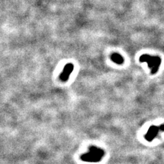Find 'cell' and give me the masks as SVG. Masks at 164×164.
<instances>
[{
    "instance_id": "cell-1",
    "label": "cell",
    "mask_w": 164,
    "mask_h": 164,
    "mask_svg": "<svg viewBox=\"0 0 164 164\" xmlns=\"http://www.w3.org/2000/svg\"><path fill=\"white\" fill-rule=\"evenodd\" d=\"M140 62H146L151 71L152 75H155L157 73L161 63V59L159 56H152L148 54L141 55L139 57Z\"/></svg>"
},
{
    "instance_id": "cell-2",
    "label": "cell",
    "mask_w": 164,
    "mask_h": 164,
    "mask_svg": "<svg viewBox=\"0 0 164 164\" xmlns=\"http://www.w3.org/2000/svg\"><path fill=\"white\" fill-rule=\"evenodd\" d=\"M159 131L164 132V124H162L159 126L152 125L148 130L146 134L144 135L145 139L148 141H152L158 135Z\"/></svg>"
},
{
    "instance_id": "cell-3",
    "label": "cell",
    "mask_w": 164,
    "mask_h": 164,
    "mask_svg": "<svg viewBox=\"0 0 164 164\" xmlns=\"http://www.w3.org/2000/svg\"><path fill=\"white\" fill-rule=\"evenodd\" d=\"M74 69V65L71 63H69L65 65L64 68L62 73H61V75H59V79L63 82H66L69 79V76L72 73V72L73 71Z\"/></svg>"
},
{
    "instance_id": "cell-4",
    "label": "cell",
    "mask_w": 164,
    "mask_h": 164,
    "mask_svg": "<svg viewBox=\"0 0 164 164\" xmlns=\"http://www.w3.org/2000/svg\"><path fill=\"white\" fill-rule=\"evenodd\" d=\"M101 158L100 156H98L97 154L94 152L90 151L89 153L83 154L81 156V159L83 161L86 162H98L101 160Z\"/></svg>"
},
{
    "instance_id": "cell-5",
    "label": "cell",
    "mask_w": 164,
    "mask_h": 164,
    "mask_svg": "<svg viewBox=\"0 0 164 164\" xmlns=\"http://www.w3.org/2000/svg\"><path fill=\"white\" fill-rule=\"evenodd\" d=\"M111 59L112 60L117 64H122L124 63V58L122 55L118 53H114L111 55Z\"/></svg>"
},
{
    "instance_id": "cell-6",
    "label": "cell",
    "mask_w": 164,
    "mask_h": 164,
    "mask_svg": "<svg viewBox=\"0 0 164 164\" xmlns=\"http://www.w3.org/2000/svg\"><path fill=\"white\" fill-rule=\"evenodd\" d=\"M89 151L94 152V153L97 154L98 156H100V157H102L105 155V151L103 150L100 148L94 146H90Z\"/></svg>"
}]
</instances>
